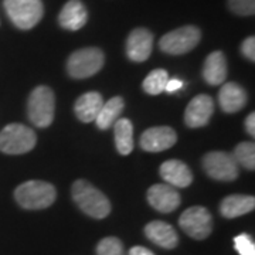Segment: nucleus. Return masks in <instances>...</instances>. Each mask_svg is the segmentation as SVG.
Instances as JSON below:
<instances>
[{"mask_svg": "<svg viewBox=\"0 0 255 255\" xmlns=\"http://www.w3.org/2000/svg\"><path fill=\"white\" fill-rule=\"evenodd\" d=\"M73 199L75 204L92 219H105L111 213V203L107 196L91 183L78 179L73 184Z\"/></svg>", "mask_w": 255, "mask_h": 255, "instance_id": "nucleus-1", "label": "nucleus"}, {"mask_svg": "<svg viewBox=\"0 0 255 255\" xmlns=\"http://www.w3.org/2000/svg\"><path fill=\"white\" fill-rule=\"evenodd\" d=\"M57 190L51 183L43 180H28L20 184L14 191V199L20 207L26 210H43L55 201Z\"/></svg>", "mask_w": 255, "mask_h": 255, "instance_id": "nucleus-2", "label": "nucleus"}, {"mask_svg": "<svg viewBox=\"0 0 255 255\" xmlns=\"http://www.w3.org/2000/svg\"><path fill=\"white\" fill-rule=\"evenodd\" d=\"M55 97L51 88L40 85L36 87L27 102L28 119L38 128L50 127L54 121Z\"/></svg>", "mask_w": 255, "mask_h": 255, "instance_id": "nucleus-3", "label": "nucleus"}, {"mask_svg": "<svg viewBox=\"0 0 255 255\" xmlns=\"http://www.w3.org/2000/svg\"><path fill=\"white\" fill-rule=\"evenodd\" d=\"M3 6L11 23L20 30H30L43 18L41 0H3Z\"/></svg>", "mask_w": 255, "mask_h": 255, "instance_id": "nucleus-4", "label": "nucleus"}, {"mask_svg": "<svg viewBox=\"0 0 255 255\" xmlns=\"http://www.w3.org/2000/svg\"><path fill=\"white\" fill-rule=\"evenodd\" d=\"M37 143L33 129L23 124H10L0 132V150L7 155H23Z\"/></svg>", "mask_w": 255, "mask_h": 255, "instance_id": "nucleus-5", "label": "nucleus"}, {"mask_svg": "<svg viewBox=\"0 0 255 255\" xmlns=\"http://www.w3.org/2000/svg\"><path fill=\"white\" fill-rule=\"evenodd\" d=\"M105 55L97 47H87L74 51L67 61V71L75 80L90 78L101 71Z\"/></svg>", "mask_w": 255, "mask_h": 255, "instance_id": "nucleus-6", "label": "nucleus"}, {"mask_svg": "<svg viewBox=\"0 0 255 255\" xmlns=\"http://www.w3.org/2000/svg\"><path fill=\"white\" fill-rule=\"evenodd\" d=\"M200 28L194 26H184L164 34L159 41V47L166 54L182 55L191 51L197 46L200 43Z\"/></svg>", "mask_w": 255, "mask_h": 255, "instance_id": "nucleus-7", "label": "nucleus"}, {"mask_svg": "<svg viewBox=\"0 0 255 255\" xmlns=\"http://www.w3.org/2000/svg\"><path fill=\"white\" fill-rule=\"evenodd\" d=\"M179 226L191 238L204 240L213 231V217L206 207L194 206L183 211L179 219Z\"/></svg>", "mask_w": 255, "mask_h": 255, "instance_id": "nucleus-8", "label": "nucleus"}, {"mask_svg": "<svg viewBox=\"0 0 255 255\" xmlns=\"http://www.w3.org/2000/svg\"><path fill=\"white\" fill-rule=\"evenodd\" d=\"M203 167L211 179L233 182L238 177V163L234 156L226 152H210L203 157Z\"/></svg>", "mask_w": 255, "mask_h": 255, "instance_id": "nucleus-9", "label": "nucleus"}, {"mask_svg": "<svg viewBox=\"0 0 255 255\" xmlns=\"http://www.w3.org/2000/svg\"><path fill=\"white\" fill-rule=\"evenodd\" d=\"M177 142L174 129L169 127L149 128L140 136V147L146 152H163L170 149Z\"/></svg>", "mask_w": 255, "mask_h": 255, "instance_id": "nucleus-10", "label": "nucleus"}, {"mask_svg": "<svg viewBox=\"0 0 255 255\" xmlns=\"http://www.w3.org/2000/svg\"><path fill=\"white\" fill-rule=\"evenodd\" d=\"M214 112V101L211 97L201 94L194 97L184 112V122L189 128H201L209 124Z\"/></svg>", "mask_w": 255, "mask_h": 255, "instance_id": "nucleus-11", "label": "nucleus"}, {"mask_svg": "<svg viewBox=\"0 0 255 255\" xmlns=\"http://www.w3.org/2000/svg\"><path fill=\"white\" fill-rule=\"evenodd\" d=\"M153 47V34L146 28H135L130 31L127 40V54L132 61H146Z\"/></svg>", "mask_w": 255, "mask_h": 255, "instance_id": "nucleus-12", "label": "nucleus"}, {"mask_svg": "<svg viewBox=\"0 0 255 255\" xmlns=\"http://www.w3.org/2000/svg\"><path fill=\"white\" fill-rule=\"evenodd\" d=\"M149 204L160 213H172L180 206V194L169 184H155L147 190Z\"/></svg>", "mask_w": 255, "mask_h": 255, "instance_id": "nucleus-13", "label": "nucleus"}, {"mask_svg": "<svg viewBox=\"0 0 255 255\" xmlns=\"http://www.w3.org/2000/svg\"><path fill=\"white\" fill-rule=\"evenodd\" d=\"M160 176L164 182L172 187H187L193 182V173L189 169V166L183 163L182 160L172 159L166 160L160 166Z\"/></svg>", "mask_w": 255, "mask_h": 255, "instance_id": "nucleus-14", "label": "nucleus"}, {"mask_svg": "<svg viewBox=\"0 0 255 255\" xmlns=\"http://www.w3.org/2000/svg\"><path fill=\"white\" fill-rule=\"evenodd\" d=\"M88 13L81 0H70L64 4L58 14L60 26L70 31H77L87 24Z\"/></svg>", "mask_w": 255, "mask_h": 255, "instance_id": "nucleus-15", "label": "nucleus"}, {"mask_svg": "<svg viewBox=\"0 0 255 255\" xmlns=\"http://www.w3.org/2000/svg\"><path fill=\"white\" fill-rule=\"evenodd\" d=\"M145 234L153 244L166 250H173L179 244V236L176 230L164 221L156 220L146 224Z\"/></svg>", "mask_w": 255, "mask_h": 255, "instance_id": "nucleus-16", "label": "nucleus"}, {"mask_svg": "<svg viewBox=\"0 0 255 255\" xmlns=\"http://www.w3.org/2000/svg\"><path fill=\"white\" fill-rule=\"evenodd\" d=\"M248 95L246 90L236 82H227L219 92V102L221 110L227 114H234L247 105Z\"/></svg>", "mask_w": 255, "mask_h": 255, "instance_id": "nucleus-17", "label": "nucleus"}, {"mask_svg": "<svg viewBox=\"0 0 255 255\" xmlns=\"http://www.w3.org/2000/svg\"><path fill=\"white\" fill-rule=\"evenodd\" d=\"M104 105V100L100 92L91 91L85 92L78 100L75 101V115L84 124L95 122V119L100 114L101 108Z\"/></svg>", "mask_w": 255, "mask_h": 255, "instance_id": "nucleus-18", "label": "nucleus"}, {"mask_svg": "<svg viewBox=\"0 0 255 255\" xmlns=\"http://www.w3.org/2000/svg\"><path fill=\"white\" fill-rule=\"evenodd\" d=\"M227 60L223 51H213L203 65V78L210 85H220L227 78Z\"/></svg>", "mask_w": 255, "mask_h": 255, "instance_id": "nucleus-19", "label": "nucleus"}, {"mask_svg": "<svg viewBox=\"0 0 255 255\" xmlns=\"http://www.w3.org/2000/svg\"><path fill=\"white\" fill-rule=\"evenodd\" d=\"M255 207V199L253 196L233 194L227 196L220 204V211L226 219H236L240 216L248 214Z\"/></svg>", "mask_w": 255, "mask_h": 255, "instance_id": "nucleus-20", "label": "nucleus"}, {"mask_svg": "<svg viewBox=\"0 0 255 255\" xmlns=\"http://www.w3.org/2000/svg\"><path fill=\"white\" fill-rule=\"evenodd\" d=\"M124 108H125V102H124V100L121 97H114L110 101L104 102L100 114H98V117L95 119L97 127L102 129V130L110 129L118 121Z\"/></svg>", "mask_w": 255, "mask_h": 255, "instance_id": "nucleus-21", "label": "nucleus"}, {"mask_svg": "<svg viewBox=\"0 0 255 255\" xmlns=\"http://www.w3.org/2000/svg\"><path fill=\"white\" fill-rule=\"evenodd\" d=\"M115 145L121 155L127 156L133 150V125L127 118L118 119L114 124Z\"/></svg>", "mask_w": 255, "mask_h": 255, "instance_id": "nucleus-22", "label": "nucleus"}, {"mask_svg": "<svg viewBox=\"0 0 255 255\" xmlns=\"http://www.w3.org/2000/svg\"><path fill=\"white\" fill-rule=\"evenodd\" d=\"M167 81H169V74L166 70H162V68L153 70L152 73L147 74V77L143 80V91L150 95H159L164 92Z\"/></svg>", "mask_w": 255, "mask_h": 255, "instance_id": "nucleus-23", "label": "nucleus"}, {"mask_svg": "<svg viewBox=\"0 0 255 255\" xmlns=\"http://www.w3.org/2000/svg\"><path fill=\"white\" fill-rule=\"evenodd\" d=\"M234 159L238 164L248 170H254L255 167V145L253 142H241L234 149Z\"/></svg>", "mask_w": 255, "mask_h": 255, "instance_id": "nucleus-24", "label": "nucleus"}, {"mask_svg": "<svg viewBox=\"0 0 255 255\" xmlns=\"http://www.w3.org/2000/svg\"><path fill=\"white\" fill-rule=\"evenodd\" d=\"M97 255H125L124 244L117 237L102 238L97 246Z\"/></svg>", "mask_w": 255, "mask_h": 255, "instance_id": "nucleus-25", "label": "nucleus"}, {"mask_svg": "<svg viewBox=\"0 0 255 255\" xmlns=\"http://www.w3.org/2000/svg\"><path fill=\"white\" fill-rule=\"evenodd\" d=\"M228 7L238 16H253L255 13V0H228Z\"/></svg>", "mask_w": 255, "mask_h": 255, "instance_id": "nucleus-26", "label": "nucleus"}, {"mask_svg": "<svg viewBox=\"0 0 255 255\" xmlns=\"http://www.w3.org/2000/svg\"><path fill=\"white\" fill-rule=\"evenodd\" d=\"M234 246L240 255H255V244L253 238L243 233L234 238Z\"/></svg>", "mask_w": 255, "mask_h": 255, "instance_id": "nucleus-27", "label": "nucleus"}, {"mask_svg": "<svg viewBox=\"0 0 255 255\" xmlns=\"http://www.w3.org/2000/svg\"><path fill=\"white\" fill-rule=\"evenodd\" d=\"M241 53L250 61H255V37L251 36L246 38L241 44Z\"/></svg>", "mask_w": 255, "mask_h": 255, "instance_id": "nucleus-28", "label": "nucleus"}, {"mask_svg": "<svg viewBox=\"0 0 255 255\" xmlns=\"http://www.w3.org/2000/svg\"><path fill=\"white\" fill-rule=\"evenodd\" d=\"M183 81H180V80H177V78H169V81H167V84H166V88H164V91L169 92V94H172V92H176L179 91V90H182L183 88Z\"/></svg>", "mask_w": 255, "mask_h": 255, "instance_id": "nucleus-29", "label": "nucleus"}, {"mask_svg": "<svg viewBox=\"0 0 255 255\" xmlns=\"http://www.w3.org/2000/svg\"><path fill=\"white\" fill-rule=\"evenodd\" d=\"M246 129L247 132L251 135V136H255V114L251 112L246 119Z\"/></svg>", "mask_w": 255, "mask_h": 255, "instance_id": "nucleus-30", "label": "nucleus"}, {"mask_svg": "<svg viewBox=\"0 0 255 255\" xmlns=\"http://www.w3.org/2000/svg\"><path fill=\"white\" fill-rule=\"evenodd\" d=\"M129 255H155L150 250H147L145 247H132L130 248V251H129Z\"/></svg>", "mask_w": 255, "mask_h": 255, "instance_id": "nucleus-31", "label": "nucleus"}]
</instances>
